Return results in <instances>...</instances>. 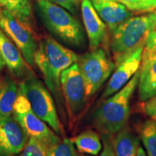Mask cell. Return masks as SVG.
<instances>
[{"mask_svg": "<svg viewBox=\"0 0 156 156\" xmlns=\"http://www.w3.org/2000/svg\"><path fill=\"white\" fill-rule=\"evenodd\" d=\"M139 70L119 91L105 99L93 116V125L102 134L114 135L126 125L130 101L137 87Z\"/></svg>", "mask_w": 156, "mask_h": 156, "instance_id": "6da1fadb", "label": "cell"}, {"mask_svg": "<svg viewBox=\"0 0 156 156\" xmlns=\"http://www.w3.org/2000/svg\"><path fill=\"white\" fill-rule=\"evenodd\" d=\"M79 56L57 41L48 37L41 43L35 54V64L41 72L48 88L58 99L62 94V73L77 63Z\"/></svg>", "mask_w": 156, "mask_h": 156, "instance_id": "7a4b0ae2", "label": "cell"}, {"mask_svg": "<svg viewBox=\"0 0 156 156\" xmlns=\"http://www.w3.org/2000/svg\"><path fill=\"white\" fill-rule=\"evenodd\" d=\"M149 30L148 15H133L117 27L112 33L110 43L116 67L136 50L145 47Z\"/></svg>", "mask_w": 156, "mask_h": 156, "instance_id": "3957f363", "label": "cell"}, {"mask_svg": "<svg viewBox=\"0 0 156 156\" xmlns=\"http://www.w3.org/2000/svg\"><path fill=\"white\" fill-rule=\"evenodd\" d=\"M37 7L43 22L54 36L71 46L83 44L85 36L80 23L65 9L48 0H38Z\"/></svg>", "mask_w": 156, "mask_h": 156, "instance_id": "277c9868", "label": "cell"}, {"mask_svg": "<svg viewBox=\"0 0 156 156\" xmlns=\"http://www.w3.org/2000/svg\"><path fill=\"white\" fill-rule=\"evenodd\" d=\"M77 63L83 77L87 98L97 93L116 67L114 61L100 48L79 56Z\"/></svg>", "mask_w": 156, "mask_h": 156, "instance_id": "5b68a950", "label": "cell"}, {"mask_svg": "<svg viewBox=\"0 0 156 156\" xmlns=\"http://www.w3.org/2000/svg\"><path fill=\"white\" fill-rule=\"evenodd\" d=\"M22 85L33 112L57 135L63 136V127L58 116L55 103L48 89L34 77H29Z\"/></svg>", "mask_w": 156, "mask_h": 156, "instance_id": "8992f818", "label": "cell"}, {"mask_svg": "<svg viewBox=\"0 0 156 156\" xmlns=\"http://www.w3.org/2000/svg\"><path fill=\"white\" fill-rule=\"evenodd\" d=\"M13 114L28 136L41 140L51 146L61 140L58 135L51 129L47 124L43 122L33 112L22 84L20 85L18 88V94L14 105Z\"/></svg>", "mask_w": 156, "mask_h": 156, "instance_id": "52a82bcc", "label": "cell"}, {"mask_svg": "<svg viewBox=\"0 0 156 156\" xmlns=\"http://www.w3.org/2000/svg\"><path fill=\"white\" fill-rule=\"evenodd\" d=\"M60 85L70 122L73 124L83 112L87 99L77 63L63 71L60 77Z\"/></svg>", "mask_w": 156, "mask_h": 156, "instance_id": "ba28073f", "label": "cell"}, {"mask_svg": "<svg viewBox=\"0 0 156 156\" xmlns=\"http://www.w3.org/2000/svg\"><path fill=\"white\" fill-rule=\"evenodd\" d=\"M0 28L18 48L27 64L34 65L38 46L28 25L20 22L7 9H0Z\"/></svg>", "mask_w": 156, "mask_h": 156, "instance_id": "9c48e42d", "label": "cell"}, {"mask_svg": "<svg viewBox=\"0 0 156 156\" xmlns=\"http://www.w3.org/2000/svg\"><path fill=\"white\" fill-rule=\"evenodd\" d=\"M29 136L14 116L0 119V156H15L20 153Z\"/></svg>", "mask_w": 156, "mask_h": 156, "instance_id": "30bf717a", "label": "cell"}, {"mask_svg": "<svg viewBox=\"0 0 156 156\" xmlns=\"http://www.w3.org/2000/svg\"><path fill=\"white\" fill-rule=\"evenodd\" d=\"M144 48H140L134 51L116 67L112 74L106 89L102 94V99H106L123 88L132 77L140 69L142 62V51Z\"/></svg>", "mask_w": 156, "mask_h": 156, "instance_id": "8fae6325", "label": "cell"}, {"mask_svg": "<svg viewBox=\"0 0 156 156\" xmlns=\"http://www.w3.org/2000/svg\"><path fill=\"white\" fill-rule=\"evenodd\" d=\"M82 17L91 50L108 43V27L102 20L90 0H81Z\"/></svg>", "mask_w": 156, "mask_h": 156, "instance_id": "7c38bea8", "label": "cell"}, {"mask_svg": "<svg viewBox=\"0 0 156 156\" xmlns=\"http://www.w3.org/2000/svg\"><path fill=\"white\" fill-rule=\"evenodd\" d=\"M90 2L111 33L134 15V13L119 0H90Z\"/></svg>", "mask_w": 156, "mask_h": 156, "instance_id": "4fadbf2b", "label": "cell"}, {"mask_svg": "<svg viewBox=\"0 0 156 156\" xmlns=\"http://www.w3.org/2000/svg\"><path fill=\"white\" fill-rule=\"evenodd\" d=\"M137 87L142 102L156 95V52L142 54Z\"/></svg>", "mask_w": 156, "mask_h": 156, "instance_id": "5bb4252c", "label": "cell"}, {"mask_svg": "<svg viewBox=\"0 0 156 156\" xmlns=\"http://www.w3.org/2000/svg\"><path fill=\"white\" fill-rule=\"evenodd\" d=\"M0 54L13 75L21 77L28 73L27 62L12 40L0 28Z\"/></svg>", "mask_w": 156, "mask_h": 156, "instance_id": "9a60e30c", "label": "cell"}, {"mask_svg": "<svg viewBox=\"0 0 156 156\" xmlns=\"http://www.w3.org/2000/svg\"><path fill=\"white\" fill-rule=\"evenodd\" d=\"M113 136V147L116 156H136L140 140L129 126H125Z\"/></svg>", "mask_w": 156, "mask_h": 156, "instance_id": "2e32d148", "label": "cell"}, {"mask_svg": "<svg viewBox=\"0 0 156 156\" xmlns=\"http://www.w3.org/2000/svg\"><path fill=\"white\" fill-rule=\"evenodd\" d=\"M17 94L18 88L12 78L5 76L0 80V119L13 114Z\"/></svg>", "mask_w": 156, "mask_h": 156, "instance_id": "e0dca14e", "label": "cell"}, {"mask_svg": "<svg viewBox=\"0 0 156 156\" xmlns=\"http://www.w3.org/2000/svg\"><path fill=\"white\" fill-rule=\"evenodd\" d=\"M72 140L76 149L80 153L97 155L102 150L103 145L100 135L93 130L84 131Z\"/></svg>", "mask_w": 156, "mask_h": 156, "instance_id": "ac0fdd59", "label": "cell"}, {"mask_svg": "<svg viewBox=\"0 0 156 156\" xmlns=\"http://www.w3.org/2000/svg\"><path fill=\"white\" fill-rule=\"evenodd\" d=\"M0 6L9 12L20 22L28 26L32 17L30 0H0Z\"/></svg>", "mask_w": 156, "mask_h": 156, "instance_id": "d6986e66", "label": "cell"}, {"mask_svg": "<svg viewBox=\"0 0 156 156\" xmlns=\"http://www.w3.org/2000/svg\"><path fill=\"white\" fill-rule=\"evenodd\" d=\"M140 139L147 156H156V122L145 121L140 128Z\"/></svg>", "mask_w": 156, "mask_h": 156, "instance_id": "ffe728a7", "label": "cell"}, {"mask_svg": "<svg viewBox=\"0 0 156 156\" xmlns=\"http://www.w3.org/2000/svg\"><path fill=\"white\" fill-rule=\"evenodd\" d=\"M48 156H87L76 149L73 140L64 138L52 145L48 150Z\"/></svg>", "mask_w": 156, "mask_h": 156, "instance_id": "44dd1931", "label": "cell"}, {"mask_svg": "<svg viewBox=\"0 0 156 156\" xmlns=\"http://www.w3.org/2000/svg\"><path fill=\"white\" fill-rule=\"evenodd\" d=\"M50 147L41 140L29 136L23 151L15 156H48Z\"/></svg>", "mask_w": 156, "mask_h": 156, "instance_id": "7402d4cb", "label": "cell"}, {"mask_svg": "<svg viewBox=\"0 0 156 156\" xmlns=\"http://www.w3.org/2000/svg\"><path fill=\"white\" fill-rule=\"evenodd\" d=\"M148 15L150 20V30L142 54H152L156 52V8Z\"/></svg>", "mask_w": 156, "mask_h": 156, "instance_id": "603a6c76", "label": "cell"}, {"mask_svg": "<svg viewBox=\"0 0 156 156\" xmlns=\"http://www.w3.org/2000/svg\"><path fill=\"white\" fill-rule=\"evenodd\" d=\"M132 12H151L156 8V0H119Z\"/></svg>", "mask_w": 156, "mask_h": 156, "instance_id": "cb8c5ba5", "label": "cell"}, {"mask_svg": "<svg viewBox=\"0 0 156 156\" xmlns=\"http://www.w3.org/2000/svg\"><path fill=\"white\" fill-rule=\"evenodd\" d=\"M142 112L150 117V119L156 122V95L142 103Z\"/></svg>", "mask_w": 156, "mask_h": 156, "instance_id": "d4e9b609", "label": "cell"}, {"mask_svg": "<svg viewBox=\"0 0 156 156\" xmlns=\"http://www.w3.org/2000/svg\"><path fill=\"white\" fill-rule=\"evenodd\" d=\"M113 136L112 134H103V148L99 156H116L113 147Z\"/></svg>", "mask_w": 156, "mask_h": 156, "instance_id": "484cf974", "label": "cell"}, {"mask_svg": "<svg viewBox=\"0 0 156 156\" xmlns=\"http://www.w3.org/2000/svg\"><path fill=\"white\" fill-rule=\"evenodd\" d=\"M56 5L61 6L73 14L77 11L81 0H48Z\"/></svg>", "mask_w": 156, "mask_h": 156, "instance_id": "4316f807", "label": "cell"}, {"mask_svg": "<svg viewBox=\"0 0 156 156\" xmlns=\"http://www.w3.org/2000/svg\"><path fill=\"white\" fill-rule=\"evenodd\" d=\"M136 156H147V153H146V152L144 151L143 148L140 146V147H139V149H138L137 153H136Z\"/></svg>", "mask_w": 156, "mask_h": 156, "instance_id": "83f0119b", "label": "cell"}, {"mask_svg": "<svg viewBox=\"0 0 156 156\" xmlns=\"http://www.w3.org/2000/svg\"><path fill=\"white\" fill-rule=\"evenodd\" d=\"M5 66V62H4L2 57L1 54H0V70H2L4 68V67Z\"/></svg>", "mask_w": 156, "mask_h": 156, "instance_id": "f1b7e54d", "label": "cell"}]
</instances>
